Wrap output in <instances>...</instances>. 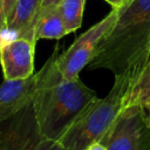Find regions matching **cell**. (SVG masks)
<instances>
[{"label":"cell","mask_w":150,"mask_h":150,"mask_svg":"<svg viewBox=\"0 0 150 150\" xmlns=\"http://www.w3.org/2000/svg\"><path fill=\"white\" fill-rule=\"evenodd\" d=\"M67 35L63 20L56 8L42 14L34 26V39H61Z\"/></svg>","instance_id":"cell-11"},{"label":"cell","mask_w":150,"mask_h":150,"mask_svg":"<svg viewBox=\"0 0 150 150\" xmlns=\"http://www.w3.org/2000/svg\"><path fill=\"white\" fill-rule=\"evenodd\" d=\"M84 150H108V149L102 142L97 141V142H94V143L89 144Z\"/></svg>","instance_id":"cell-15"},{"label":"cell","mask_w":150,"mask_h":150,"mask_svg":"<svg viewBox=\"0 0 150 150\" xmlns=\"http://www.w3.org/2000/svg\"><path fill=\"white\" fill-rule=\"evenodd\" d=\"M127 73L129 75V87L124 97V107L138 104L150 97V40L141 57Z\"/></svg>","instance_id":"cell-10"},{"label":"cell","mask_w":150,"mask_h":150,"mask_svg":"<svg viewBox=\"0 0 150 150\" xmlns=\"http://www.w3.org/2000/svg\"><path fill=\"white\" fill-rule=\"evenodd\" d=\"M84 5L86 0H61L57 5L67 34L76 30L81 26Z\"/></svg>","instance_id":"cell-12"},{"label":"cell","mask_w":150,"mask_h":150,"mask_svg":"<svg viewBox=\"0 0 150 150\" xmlns=\"http://www.w3.org/2000/svg\"><path fill=\"white\" fill-rule=\"evenodd\" d=\"M5 123L0 128V150H62L57 142L40 134L32 102Z\"/></svg>","instance_id":"cell-5"},{"label":"cell","mask_w":150,"mask_h":150,"mask_svg":"<svg viewBox=\"0 0 150 150\" xmlns=\"http://www.w3.org/2000/svg\"><path fill=\"white\" fill-rule=\"evenodd\" d=\"M36 41L15 38L0 45V63L5 80L27 79L34 74V52Z\"/></svg>","instance_id":"cell-7"},{"label":"cell","mask_w":150,"mask_h":150,"mask_svg":"<svg viewBox=\"0 0 150 150\" xmlns=\"http://www.w3.org/2000/svg\"><path fill=\"white\" fill-rule=\"evenodd\" d=\"M100 142L108 150H150V123L143 107H124Z\"/></svg>","instance_id":"cell-4"},{"label":"cell","mask_w":150,"mask_h":150,"mask_svg":"<svg viewBox=\"0 0 150 150\" xmlns=\"http://www.w3.org/2000/svg\"><path fill=\"white\" fill-rule=\"evenodd\" d=\"M39 83V71L27 79L4 80L0 86V123L9 120L32 102Z\"/></svg>","instance_id":"cell-8"},{"label":"cell","mask_w":150,"mask_h":150,"mask_svg":"<svg viewBox=\"0 0 150 150\" xmlns=\"http://www.w3.org/2000/svg\"><path fill=\"white\" fill-rule=\"evenodd\" d=\"M117 14L118 9L112 8L107 16L80 35L66 52L57 55L56 67L64 79L79 77L80 71L93 59L100 41L114 26Z\"/></svg>","instance_id":"cell-6"},{"label":"cell","mask_w":150,"mask_h":150,"mask_svg":"<svg viewBox=\"0 0 150 150\" xmlns=\"http://www.w3.org/2000/svg\"><path fill=\"white\" fill-rule=\"evenodd\" d=\"M61 2V0H41V4H40V8H39V12H38V15H36V19H35V23L38 21V19L45 14L46 12L50 11V9H54L57 7V5ZM35 26V25H34Z\"/></svg>","instance_id":"cell-13"},{"label":"cell","mask_w":150,"mask_h":150,"mask_svg":"<svg viewBox=\"0 0 150 150\" xmlns=\"http://www.w3.org/2000/svg\"><path fill=\"white\" fill-rule=\"evenodd\" d=\"M105 1L108 4H110L112 6V8H120L127 2V0H105Z\"/></svg>","instance_id":"cell-17"},{"label":"cell","mask_w":150,"mask_h":150,"mask_svg":"<svg viewBox=\"0 0 150 150\" xmlns=\"http://www.w3.org/2000/svg\"><path fill=\"white\" fill-rule=\"evenodd\" d=\"M117 9L114 26L88 63L90 69H108L114 76L127 71L150 40V0H128Z\"/></svg>","instance_id":"cell-2"},{"label":"cell","mask_w":150,"mask_h":150,"mask_svg":"<svg viewBox=\"0 0 150 150\" xmlns=\"http://www.w3.org/2000/svg\"><path fill=\"white\" fill-rule=\"evenodd\" d=\"M41 0H16L1 34L7 38L34 39V25ZM0 34V35H1Z\"/></svg>","instance_id":"cell-9"},{"label":"cell","mask_w":150,"mask_h":150,"mask_svg":"<svg viewBox=\"0 0 150 150\" xmlns=\"http://www.w3.org/2000/svg\"><path fill=\"white\" fill-rule=\"evenodd\" d=\"M129 87V75L115 76L114 86L103 98H95L60 137L62 150H84L89 144L101 141L110 130L124 107Z\"/></svg>","instance_id":"cell-3"},{"label":"cell","mask_w":150,"mask_h":150,"mask_svg":"<svg viewBox=\"0 0 150 150\" xmlns=\"http://www.w3.org/2000/svg\"><path fill=\"white\" fill-rule=\"evenodd\" d=\"M15 2H16V0H0V11L4 14L6 20L9 16V14H11Z\"/></svg>","instance_id":"cell-14"},{"label":"cell","mask_w":150,"mask_h":150,"mask_svg":"<svg viewBox=\"0 0 150 150\" xmlns=\"http://www.w3.org/2000/svg\"><path fill=\"white\" fill-rule=\"evenodd\" d=\"M5 26H6V19H5L4 14H2L1 11H0V34H1V32L5 29Z\"/></svg>","instance_id":"cell-18"},{"label":"cell","mask_w":150,"mask_h":150,"mask_svg":"<svg viewBox=\"0 0 150 150\" xmlns=\"http://www.w3.org/2000/svg\"><path fill=\"white\" fill-rule=\"evenodd\" d=\"M138 104H141V105L143 107V109H144V111H145V115H146V117H148V121H149V123H150V97L146 98V100H144V101H142V102L138 103Z\"/></svg>","instance_id":"cell-16"},{"label":"cell","mask_w":150,"mask_h":150,"mask_svg":"<svg viewBox=\"0 0 150 150\" xmlns=\"http://www.w3.org/2000/svg\"><path fill=\"white\" fill-rule=\"evenodd\" d=\"M56 46L43 67L39 70V83L32 105L40 134L57 142L80 114L97 98L95 91L80 77L64 79L57 67Z\"/></svg>","instance_id":"cell-1"}]
</instances>
